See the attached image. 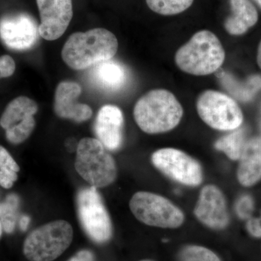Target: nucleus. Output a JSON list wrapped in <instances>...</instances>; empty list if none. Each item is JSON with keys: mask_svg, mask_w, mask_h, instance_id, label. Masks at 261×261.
<instances>
[{"mask_svg": "<svg viewBox=\"0 0 261 261\" xmlns=\"http://www.w3.org/2000/svg\"><path fill=\"white\" fill-rule=\"evenodd\" d=\"M118 48V39L112 32L96 28L71 34L63 45L61 56L70 68L82 70L112 59Z\"/></svg>", "mask_w": 261, "mask_h": 261, "instance_id": "1", "label": "nucleus"}, {"mask_svg": "<svg viewBox=\"0 0 261 261\" xmlns=\"http://www.w3.org/2000/svg\"><path fill=\"white\" fill-rule=\"evenodd\" d=\"M184 110L176 97L166 89L149 91L139 99L134 118L141 130L149 135L166 133L179 124Z\"/></svg>", "mask_w": 261, "mask_h": 261, "instance_id": "2", "label": "nucleus"}, {"mask_svg": "<svg viewBox=\"0 0 261 261\" xmlns=\"http://www.w3.org/2000/svg\"><path fill=\"white\" fill-rule=\"evenodd\" d=\"M225 50L216 34L207 30L194 34L175 55V62L182 71L194 75L212 74L225 61Z\"/></svg>", "mask_w": 261, "mask_h": 261, "instance_id": "3", "label": "nucleus"}, {"mask_svg": "<svg viewBox=\"0 0 261 261\" xmlns=\"http://www.w3.org/2000/svg\"><path fill=\"white\" fill-rule=\"evenodd\" d=\"M75 168L86 181L97 189L111 185L117 177L115 160L97 139L86 137L80 141Z\"/></svg>", "mask_w": 261, "mask_h": 261, "instance_id": "4", "label": "nucleus"}, {"mask_svg": "<svg viewBox=\"0 0 261 261\" xmlns=\"http://www.w3.org/2000/svg\"><path fill=\"white\" fill-rule=\"evenodd\" d=\"M73 238V228L66 221L48 223L36 228L25 238L24 255L29 261H53L69 247Z\"/></svg>", "mask_w": 261, "mask_h": 261, "instance_id": "5", "label": "nucleus"}, {"mask_svg": "<svg viewBox=\"0 0 261 261\" xmlns=\"http://www.w3.org/2000/svg\"><path fill=\"white\" fill-rule=\"evenodd\" d=\"M129 207L137 219L148 226L176 228L185 221V215L179 207L152 192H137L130 199Z\"/></svg>", "mask_w": 261, "mask_h": 261, "instance_id": "6", "label": "nucleus"}, {"mask_svg": "<svg viewBox=\"0 0 261 261\" xmlns=\"http://www.w3.org/2000/svg\"><path fill=\"white\" fill-rule=\"evenodd\" d=\"M197 113L207 126L220 130H233L241 126L243 114L238 103L222 92L206 90L196 103Z\"/></svg>", "mask_w": 261, "mask_h": 261, "instance_id": "7", "label": "nucleus"}, {"mask_svg": "<svg viewBox=\"0 0 261 261\" xmlns=\"http://www.w3.org/2000/svg\"><path fill=\"white\" fill-rule=\"evenodd\" d=\"M77 211L82 228L97 243H104L112 237L113 228L102 197L97 188L82 189L76 197Z\"/></svg>", "mask_w": 261, "mask_h": 261, "instance_id": "8", "label": "nucleus"}, {"mask_svg": "<svg viewBox=\"0 0 261 261\" xmlns=\"http://www.w3.org/2000/svg\"><path fill=\"white\" fill-rule=\"evenodd\" d=\"M151 160L161 173L182 185L197 187L203 180L200 163L180 149H160L152 154Z\"/></svg>", "mask_w": 261, "mask_h": 261, "instance_id": "9", "label": "nucleus"}, {"mask_svg": "<svg viewBox=\"0 0 261 261\" xmlns=\"http://www.w3.org/2000/svg\"><path fill=\"white\" fill-rule=\"evenodd\" d=\"M38 109L37 103L25 96L15 98L7 106L0 118V126L10 143L19 145L30 137L35 128L34 115Z\"/></svg>", "mask_w": 261, "mask_h": 261, "instance_id": "10", "label": "nucleus"}, {"mask_svg": "<svg viewBox=\"0 0 261 261\" xmlns=\"http://www.w3.org/2000/svg\"><path fill=\"white\" fill-rule=\"evenodd\" d=\"M39 35V25L28 13L6 15L0 18V39L10 49H31L37 43Z\"/></svg>", "mask_w": 261, "mask_h": 261, "instance_id": "11", "label": "nucleus"}, {"mask_svg": "<svg viewBox=\"0 0 261 261\" xmlns=\"http://www.w3.org/2000/svg\"><path fill=\"white\" fill-rule=\"evenodd\" d=\"M41 23L39 35L47 41L59 39L73 18L72 0H37Z\"/></svg>", "mask_w": 261, "mask_h": 261, "instance_id": "12", "label": "nucleus"}, {"mask_svg": "<svg viewBox=\"0 0 261 261\" xmlns=\"http://www.w3.org/2000/svg\"><path fill=\"white\" fill-rule=\"evenodd\" d=\"M194 214L199 221L212 229H224L229 223L226 199L215 185H206L201 190Z\"/></svg>", "mask_w": 261, "mask_h": 261, "instance_id": "13", "label": "nucleus"}, {"mask_svg": "<svg viewBox=\"0 0 261 261\" xmlns=\"http://www.w3.org/2000/svg\"><path fill=\"white\" fill-rule=\"evenodd\" d=\"M82 86L74 82H62L55 94L54 111L57 116L76 123L88 121L92 116V108L88 105L78 102L82 94Z\"/></svg>", "mask_w": 261, "mask_h": 261, "instance_id": "14", "label": "nucleus"}, {"mask_svg": "<svg viewBox=\"0 0 261 261\" xmlns=\"http://www.w3.org/2000/svg\"><path fill=\"white\" fill-rule=\"evenodd\" d=\"M123 115L119 108L106 105L99 109L94 132L97 140L109 150H117L123 142Z\"/></svg>", "mask_w": 261, "mask_h": 261, "instance_id": "15", "label": "nucleus"}, {"mask_svg": "<svg viewBox=\"0 0 261 261\" xmlns=\"http://www.w3.org/2000/svg\"><path fill=\"white\" fill-rule=\"evenodd\" d=\"M239 160V182L245 187L256 184L261 178V139L253 138L245 142Z\"/></svg>", "mask_w": 261, "mask_h": 261, "instance_id": "16", "label": "nucleus"}, {"mask_svg": "<svg viewBox=\"0 0 261 261\" xmlns=\"http://www.w3.org/2000/svg\"><path fill=\"white\" fill-rule=\"evenodd\" d=\"M232 15L225 20L226 32L231 35H242L255 25L258 13L249 0H230Z\"/></svg>", "mask_w": 261, "mask_h": 261, "instance_id": "17", "label": "nucleus"}, {"mask_svg": "<svg viewBox=\"0 0 261 261\" xmlns=\"http://www.w3.org/2000/svg\"><path fill=\"white\" fill-rule=\"evenodd\" d=\"M91 74L94 83L105 90L121 89L127 81L126 68L121 63L112 59L94 65Z\"/></svg>", "mask_w": 261, "mask_h": 261, "instance_id": "18", "label": "nucleus"}, {"mask_svg": "<svg viewBox=\"0 0 261 261\" xmlns=\"http://www.w3.org/2000/svg\"><path fill=\"white\" fill-rule=\"evenodd\" d=\"M245 144V132L243 128H237L216 141L214 147L224 152L230 159L237 161L241 156Z\"/></svg>", "mask_w": 261, "mask_h": 261, "instance_id": "19", "label": "nucleus"}, {"mask_svg": "<svg viewBox=\"0 0 261 261\" xmlns=\"http://www.w3.org/2000/svg\"><path fill=\"white\" fill-rule=\"evenodd\" d=\"M20 166L11 154L0 145V186L10 189L18 179Z\"/></svg>", "mask_w": 261, "mask_h": 261, "instance_id": "20", "label": "nucleus"}, {"mask_svg": "<svg viewBox=\"0 0 261 261\" xmlns=\"http://www.w3.org/2000/svg\"><path fill=\"white\" fill-rule=\"evenodd\" d=\"M225 85L227 86L228 90L234 94L238 99L243 101L250 100L254 94L261 89V77L254 75L247 80L246 84L243 85L231 81L226 74L224 76Z\"/></svg>", "mask_w": 261, "mask_h": 261, "instance_id": "21", "label": "nucleus"}, {"mask_svg": "<svg viewBox=\"0 0 261 261\" xmlns=\"http://www.w3.org/2000/svg\"><path fill=\"white\" fill-rule=\"evenodd\" d=\"M149 9L158 14L173 15L183 13L193 4L194 0H146Z\"/></svg>", "mask_w": 261, "mask_h": 261, "instance_id": "22", "label": "nucleus"}, {"mask_svg": "<svg viewBox=\"0 0 261 261\" xmlns=\"http://www.w3.org/2000/svg\"><path fill=\"white\" fill-rule=\"evenodd\" d=\"M19 200L18 196L10 195L0 204V221L5 232L14 231L17 220Z\"/></svg>", "mask_w": 261, "mask_h": 261, "instance_id": "23", "label": "nucleus"}, {"mask_svg": "<svg viewBox=\"0 0 261 261\" xmlns=\"http://www.w3.org/2000/svg\"><path fill=\"white\" fill-rule=\"evenodd\" d=\"M177 261H222L210 249L199 245H187L178 252Z\"/></svg>", "mask_w": 261, "mask_h": 261, "instance_id": "24", "label": "nucleus"}, {"mask_svg": "<svg viewBox=\"0 0 261 261\" xmlns=\"http://www.w3.org/2000/svg\"><path fill=\"white\" fill-rule=\"evenodd\" d=\"M254 203L252 197L249 195H243L236 202L235 211L240 219H250L253 211Z\"/></svg>", "mask_w": 261, "mask_h": 261, "instance_id": "25", "label": "nucleus"}, {"mask_svg": "<svg viewBox=\"0 0 261 261\" xmlns=\"http://www.w3.org/2000/svg\"><path fill=\"white\" fill-rule=\"evenodd\" d=\"M16 65L13 58L8 55L0 57V79L8 78L15 73Z\"/></svg>", "mask_w": 261, "mask_h": 261, "instance_id": "26", "label": "nucleus"}, {"mask_svg": "<svg viewBox=\"0 0 261 261\" xmlns=\"http://www.w3.org/2000/svg\"><path fill=\"white\" fill-rule=\"evenodd\" d=\"M247 229L254 238H261V214L259 217L249 219L247 223Z\"/></svg>", "mask_w": 261, "mask_h": 261, "instance_id": "27", "label": "nucleus"}, {"mask_svg": "<svg viewBox=\"0 0 261 261\" xmlns=\"http://www.w3.org/2000/svg\"><path fill=\"white\" fill-rule=\"evenodd\" d=\"M93 253L89 250H83L77 252L74 256L72 257L68 261H94Z\"/></svg>", "mask_w": 261, "mask_h": 261, "instance_id": "28", "label": "nucleus"}, {"mask_svg": "<svg viewBox=\"0 0 261 261\" xmlns=\"http://www.w3.org/2000/svg\"><path fill=\"white\" fill-rule=\"evenodd\" d=\"M29 223H30V218L27 216H23L20 221V227L21 228V230H23V231L27 230V228H28Z\"/></svg>", "mask_w": 261, "mask_h": 261, "instance_id": "29", "label": "nucleus"}, {"mask_svg": "<svg viewBox=\"0 0 261 261\" xmlns=\"http://www.w3.org/2000/svg\"><path fill=\"white\" fill-rule=\"evenodd\" d=\"M257 62L261 69V42L259 44L258 49H257Z\"/></svg>", "mask_w": 261, "mask_h": 261, "instance_id": "30", "label": "nucleus"}, {"mask_svg": "<svg viewBox=\"0 0 261 261\" xmlns=\"http://www.w3.org/2000/svg\"><path fill=\"white\" fill-rule=\"evenodd\" d=\"M3 225H2L1 221H0V238L2 237V234H3Z\"/></svg>", "mask_w": 261, "mask_h": 261, "instance_id": "31", "label": "nucleus"}, {"mask_svg": "<svg viewBox=\"0 0 261 261\" xmlns=\"http://www.w3.org/2000/svg\"><path fill=\"white\" fill-rule=\"evenodd\" d=\"M255 2L257 3V5L260 6V8H261V0H255Z\"/></svg>", "mask_w": 261, "mask_h": 261, "instance_id": "32", "label": "nucleus"}, {"mask_svg": "<svg viewBox=\"0 0 261 261\" xmlns=\"http://www.w3.org/2000/svg\"><path fill=\"white\" fill-rule=\"evenodd\" d=\"M140 261H154V260H140Z\"/></svg>", "mask_w": 261, "mask_h": 261, "instance_id": "33", "label": "nucleus"}]
</instances>
